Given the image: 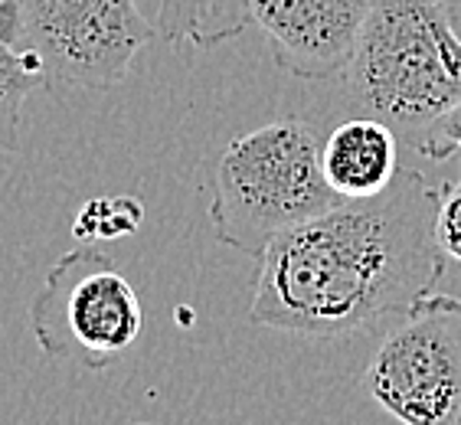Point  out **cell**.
Listing matches in <instances>:
<instances>
[{
	"label": "cell",
	"instance_id": "obj_1",
	"mask_svg": "<svg viewBox=\"0 0 461 425\" xmlns=\"http://www.w3.org/2000/svg\"><path fill=\"white\" fill-rule=\"evenodd\" d=\"M438 190L400 167L386 190L340 200L278 232L258 256L249 321L302 337L360 334L402 318L445 272Z\"/></svg>",
	"mask_w": 461,
	"mask_h": 425
},
{
	"label": "cell",
	"instance_id": "obj_2",
	"mask_svg": "<svg viewBox=\"0 0 461 425\" xmlns=\"http://www.w3.org/2000/svg\"><path fill=\"white\" fill-rule=\"evenodd\" d=\"M344 86L360 115L412 141L461 102V33L442 0H373Z\"/></svg>",
	"mask_w": 461,
	"mask_h": 425
},
{
	"label": "cell",
	"instance_id": "obj_3",
	"mask_svg": "<svg viewBox=\"0 0 461 425\" xmlns=\"http://www.w3.org/2000/svg\"><path fill=\"white\" fill-rule=\"evenodd\" d=\"M340 203L321 170V138L304 118H276L226 144L210 177L216 242L258 258L278 232Z\"/></svg>",
	"mask_w": 461,
	"mask_h": 425
},
{
	"label": "cell",
	"instance_id": "obj_4",
	"mask_svg": "<svg viewBox=\"0 0 461 425\" xmlns=\"http://www.w3.org/2000/svg\"><path fill=\"white\" fill-rule=\"evenodd\" d=\"M30 334L50 360H69L92 373L118 364L141 337L144 308L128 275L82 242L59 256L27 308Z\"/></svg>",
	"mask_w": 461,
	"mask_h": 425
},
{
	"label": "cell",
	"instance_id": "obj_5",
	"mask_svg": "<svg viewBox=\"0 0 461 425\" xmlns=\"http://www.w3.org/2000/svg\"><path fill=\"white\" fill-rule=\"evenodd\" d=\"M364 386L400 425H461V298H419L380 337Z\"/></svg>",
	"mask_w": 461,
	"mask_h": 425
},
{
	"label": "cell",
	"instance_id": "obj_6",
	"mask_svg": "<svg viewBox=\"0 0 461 425\" xmlns=\"http://www.w3.org/2000/svg\"><path fill=\"white\" fill-rule=\"evenodd\" d=\"M20 46L40 59L46 79L105 92L131 72L158 27L138 0H17Z\"/></svg>",
	"mask_w": 461,
	"mask_h": 425
},
{
	"label": "cell",
	"instance_id": "obj_7",
	"mask_svg": "<svg viewBox=\"0 0 461 425\" xmlns=\"http://www.w3.org/2000/svg\"><path fill=\"white\" fill-rule=\"evenodd\" d=\"M373 0H246L249 20L294 79L324 82L344 76Z\"/></svg>",
	"mask_w": 461,
	"mask_h": 425
},
{
	"label": "cell",
	"instance_id": "obj_8",
	"mask_svg": "<svg viewBox=\"0 0 461 425\" xmlns=\"http://www.w3.org/2000/svg\"><path fill=\"white\" fill-rule=\"evenodd\" d=\"M400 167V134L380 118H344L321 141V170L340 200L380 194L393 184Z\"/></svg>",
	"mask_w": 461,
	"mask_h": 425
},
{
	"label": "cell",
	"instance_id": "obj_9",
	"mask_svg": "<svg viewBox=\"0 0 461 425\" xmlns=\"http://www.w3.org/2000/svg\"><path fill=\"white\" fill-rule=\"evenodd\" d=\"M246 0H160L158 36L170 46L210 50L249 30Z\"/></svg>",
	"mask_w": 461,
	"mask_h": 425
},
{
	"label": "cell",
	"instance_id": "obj_10",
	"mask_svg": "<svg viewBox=\"0 0 461 425\" xmlns=\"http://www.w3.org/2000/svg\"><path fill=\"white\" fill-rule=\"evenodd\" d=\"M43 66L30 50L0 43V177L20 151V124L30 92L43 82Z\"/></svg>",
	"mask_w": 461,
	"mask_h": 425
},
{
	"label": "cell",
	"instance_id": "obj_11",
	"mask_svg": "<svg viewBox=\"0 0 461 425\" xmlns=\"http://www.w3.org/2000/svg\"><path fill=\"white\" fill-rule=\"evenodd\" d=\"M144 222V203L138 196H92L82 203L72 222V236L79 242H115L134 236Z\"/></svg>",
	"mask_w": 461,
	"mask_h": 425
},
{
	"label": "cell",
	"instance_id": "obj_12",
	"mask_svg": "<svg viewBox=\"0 0 461 425\" xmlns=\"http://www.w3.org/2000/svg\"><path fill=\"white\" fill-rule=\"evenodd\" d=\"M435 236H438V249H442V256L461 266V160H458V174L448 177L442 186H438Z\"/></svg>",
	"mask_w": 461,
	"mask_h": 425
},
{
	"label": "cell",
	"instance_id": "obj_13",
	"mask_svg": "<svg viewBox=\"0 0 461 425\" xmlns=\"http://www.w3.org/2000/svg\"><path fill=\"white\" fill-rule=\"evenodd\" d=\"M412 151H419L429 160H448L461 154V102H455L445 115H438L426 131H419L409 141Z\"/></svg>",
	"mask_w": 461,
	"mask_h": 425
},
{
	"label": "cell",
	"instance_id": "obj_14",
	"mask_svg": "<svg viewBox=\"0 0 461 425\" xmlns=\"http://www.w3.org/2000/svg\"><path fill=\"white\" fill-rule=\"evenodd\" d=\"M134 425H160V422H134Z\"/></svg>",
	"mask_w": 461,
	"mask_h": 425
}]
</instances>
